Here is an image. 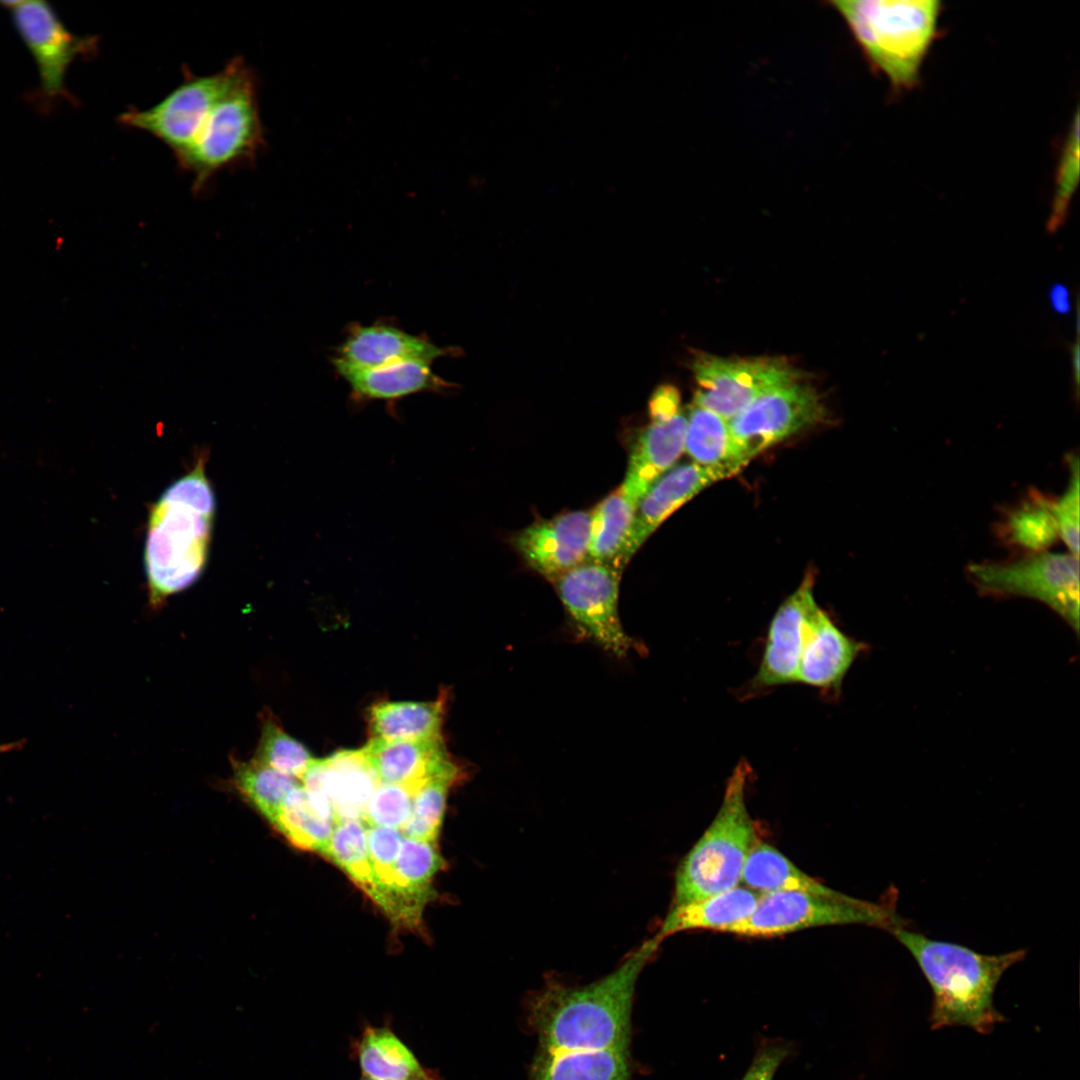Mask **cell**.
Returning <instances> with one entry per match:
<instances>
[{
    "instance_id": "45",
    "label": "cell",
    "mask_w": 1080,
    "mask_h": 1080,
    "mask_svg": "<svg viewBox=\"0 0 1080 1080\" xmlns=\"http://www.w3.org/2000/svg\"><path fill=\"white\" fill-rule=\"evenodd\" d=\"M360 1080H376L367 1076H362Z\"/></svg>"
},
{
    "instance_id": "15",
    "label": "cell",
    "mask_w": 1080,
    "mask_h": 1080,
    "mask_svg": "<svg viewBox=\"0 0 1080 1080\" xmlns=\"http://www.w3.org/2000/svg\"><path fill=\"white\" fill-rule=\"evenodd\" d=\"M591 512L572 511L538 520L512 536L526 564L552 583L588 560Z\"/></svg>"
},
{
    "instance_id": "43",
    "label": "cell",
    "mask_w": 1080,
    "mask_h": 1080,
    "mask_svg": "<svg viewBox=\"0 0 1080 1080\" xmlns=\"http://www.w3.org/2000/svg\"><path fill=\"white\" fill-rule=\"evenodd\" d=\"M1075 331H1076L1075 340L1070 345V354H1071L1072 383H1073V388H1074L1075 400L1077 401L1078 396H1079V376H1080V342H1079L1080 319H1079L1078 295H1077V300H1076Z\"/></svg>"
},
{
    "instance_id": "27",
    "label": "cell",
    "mask_w": 1080,
    "mask_h": 1080,
    "mask_svg": "<svg viewBox=\"0 0 1080 1080\" xmlns=\"http://www.w3.org/2000/svg\"><path fill=\"white\" fill-rule=\"evenodd\" d=\"M336 825L330 802L297 786L288 795L273 826L302 850L323 854Z\"/></svg>"
},
{
    "instance_id": "29",
    "label": "cell",
    "mask_w": 1080,
    "mask_h": 1080,
    "mask_svg": "<svg viewBox=\"0 0 1080 1080\" xmlns=\"http://www.w3.org/2000/svg\"><path fill=\"white\" fill-rule=\"evenodd\" d=\"M741 882L758 893L797 891L826 896L841 893L800 870L774 846L759 840L748 855Z\"/></svg>"
},
{
    "instance_id": "22",
    "label": "cell",
    "mask_w": 1080,
    "mask_h": 1080,
    "mask_svg": "<svg viewBox=\"0 0 1080 1080\" xmlns=\"http://www.w3.org/2000/svg\"><path fill=\"white\" fill-rule=\"evenodd\" d=\"M687 414L680 411L651 419L633 445L626 475L619 486L637 504L646 491L673 468L684 452Z\"/></svg>"
},
{
    "instance_id": "37",
    "label": "cell",
    "mask_w": 1080,
    "mask_h": 1080,
    "mask_svg": "<svg viewBox=\"0 0 1080 1080\" xmlns=\"http://www.w3.org/2000/svg\"><path fill=\"white\" fill-rule=\"evenodd\" d=\"M404 836L400 829L367 827V845L377 882L374 903L388 917L392 907L395 866Z\"/></svg>"
},
{
    "instance_id": "2",
    "label": "cell",
    "mask_w": 1080,
    "mask_h": 1080,
    "mask_svg": "<svg viewBox=\"0 0 1080 1080\" xmlns=\"http://www.w3.org/2000/svg\"><path fill=\"white\" fill-rule=\"evenodd\" d=\"M205 464L202 454L150 507L144 566L153 609L195 583L206 566L216 502Z\"/></svg>"
},
{
    "instance_id": "14",
    "label": "cell",
    "mask_w": 1080,
    "mask_h": 1080,
    "mask_svg": "<svg viewBox=\"0 0 1080 1080\" xmlns=\"http://www.w3.org/2000/svg\"><path fill=\"white\" fill-rule=\"evenodd\" d=\"M818 609L813 595V580L807 576L782 602L771 619L751 689L796 683L805 636Z\"/></svg>"
},
{
    "instance_id": "10",
    "label": "cell",
    "mask_w": 1080,
    "mask_h": 1080,
    "mask_svg": "<svg viewBox=\"0 0 1080 1080\" xmlns=\"http://www.w3.org/2000/svg\"><path fill=\"white\" fill-rule=\"evenodd\" d=\"M31 54L39 75L37 97L48 108L59 99L74 103L65 79L71 64L79 57L94 56L96 36H78L71 32L50 2L44 0L0 1Z\"/></svg>"
},
{
    "instance_id": "5",
    "label": "cell",
    "mask_w": 1080,
    "mask_h": 1080,
    "mask_svg": "<svg viewBox=\"0 0 1080 1080\" xmlns=\"http://www.w3.org/2000/svg\"><path fill=\"white\" fill-rule=\"evenodd\" d=\"M751 773L748 762L740 760L729 776L713 821L679 863L673 905L730 890L741 882L745 862L758 841L746 803Z\"/></svg>"
},
{
    "instance_id": "16",
    "label": "cell",
    "mask_w": 1080,
    "mask_h": 1080,
    "mask_svg": "<svg viewBox=\"0 0 1080 1080\" xmlns=\"http://www.w3.org/2000/svg\"><path fill=\"white\" fill-rule=\"evenodd\" d=\"M301 780L305 789L330 802L336 823L362 821L367 802L380 783L362 749L314 759Z\"/></svg>"
},
{
    "instance_id": "41",
    "label": "cell",
    "mask_w": 1080,
    "mask_h": 1080,
    "mask_svg": "<svg viewBox=\"0 0 1080 1080\" xmlns=\"http://www.w3.org/2000/svg\"><path fill=\"white\" fill-rule=\"evenodd\" d=\"M791 1053V1044L784 1040L762 1042L740 1080H773L780 1065Z\"/></svg>"
},
{
    "instance_id": "25",
    "label": "cell",
    "mask_w": 1080,
    "mask_h": 1080,
    "mask_svg": "<svg viewBox=\"0 0 1080 1080\" xmlns=\"http://www.w3.org/2000/svg\"><path fill=\"white\" fill-rule=\"evenodd\" d=\"M761 893L747 887L730 890L703 899L672 905L655 937L661 942L668 936L689 930H714L746 919L756 908Z\"/></svg>"
},
{
    "instance_id": "7",
    "label": "cell",
    "mask_w": 1080,
    "mask_h": 1080,
    "mask_svg": "<svg viewBox=\"0 0 1080 1080\" xmlns=\"http://www.w3.org/2000/svg\"><path fill=\"white\" fill-rule=\"evenodd\" d=\"M866 925L891 932L906 926L896 911V896L870 902L843 893L835 896L797 891L761 893L755 910L722 932L743 937H777L810 928Z\"/></svg>"
},
{
    "instance_id": "6",
    "label": "cell",
    "mask_w": 1080,
    "mask_h": 1080,
    "mask_svg": "<svg viewBox=\"0 0 1080 1080\" xmlns=\"http://www.w3.org/2000/svg\"><path fill=\"white\" fill-rule=\"evenodd\" d=\"M223 88L200 118L191 142L177 158L201 189L219 171L253 160L264 144L256 82L240 57L225 65Z\"/></svg>"
},
{
    "instance_id": "40",
    "label": "cell",
    "mask_w": 1080,
    "mask_h": 1080,
    "mask_svg": "<svg viewBox=\"0 0 1080 1080\" xmlns=\"http://www.w3.org/2000/svg\"><path fill=\"white\" fill-rule=\"evenodd\" d=\"M1070 480L1064 494L1056 500H1050L1049 506L1056 522L1059 538L1063 540L1069 553L1079 555V460L1073 456L1069 461Z\"/></svg>"
},
{
    "instance_id": "23",
    "label": "cell",
    "mask_w": 1080,
    "mask_h": 1080,
    "mask_svg": "<svg viewBox=\"0 0 1080 1080\" xmlns=\"http://www.w3.org/2000/svg\"><path fill=\"white\" fill-rule=\"evenodd\" d=\"M430 362L403 360L373 368L335 367L355 402H394L423 392H446L452 385L433 372Z\"/></svg>"
},
{
    "instance_id": "26",
    "label": "cell",
    "mask_w": 1080,
    "mask_h": 1080,
    "mask_svg": "<svg viewBox=\"0 0 1080 1080\" xmlns=\"http://www.w3.org/2000/svg\"><path fill=\"white\" fill-rule=\"evenodd\" d=\"M354 1050L363 1076L376 1080H440L388 1026H366Z\"/></svg>"
},
{
    "instance_id": "36",
    "label": "cell",
    "mask_w": 1080,
    "mask_h": 1080,
    "mask_svg": "<svg viewBox=\"0 0 1080 1080\" xmlns=\"http://www.w3.org/2000/svg\"><path fill=\"white\" fill-rule=\"evenodd\" d=\"M461 775L435 776L414 794L411 815L401 828L404 837L437 843L448 790Z\"/></svg>"
},
{
    "instance_id": "4",
    "label": "cell",
    "mask_w": 1080,
    "mask_h": 1080,
    "mask_svg": "<svg viewBox=\"0 0 1080 1080\" xmlns=\"http://www.w3.org/2000/svg\"><path fill=\"white\" fill-rule=\"evenodd\" d=\"M870 62L899 89L914 87L936 37L937 0L835 1Z\"/></svg>"
},
{
    "instance_id": "39",
    "label": "cell",
    "mask_w": 1080,
    "mask_h": 1080,
    "mask_svg": "<svg viewBox=\"0 0 1080 1080\" xmlns=\"http://www.w3.org/2000/svg\"><path fill=\"white\" fill-rule=\"evenodd\" d=\"M413 797L403 786L380 782L367 802L362 821L367 827L401 830L411 815Z\"/></svg>"
},
{
    "instance_id": "12",
    "label": "cell",
    "mask_w": 1080,
    "mask_h": 1080,
    "mask_svg": "<svg viewBox=\"0 0 1080 1080\" xmlns=\"http://www.w3.org/2000/svg\"><path fill=\"white\" fill-rule=\"evenodd\" d=\"M825 417L820 395L800 378L768 391L728 421L735 440L750 461Z\"/></svg>"
},
{
    "instance_id": "35",
    "label": "cell",
    "mask_w": 1080,
    "mask_h": 1080,
    "mask_svg": "<svg viewBox=\"0 0 1080 1080\" xmlns=\"http://www.w3.org/2000/svg\"><path fill=\"white\" fill-rule=\"evenodd\" d=\"M276 771L301 779L314 760L299 741L288 735L270 711L261 715V734L253 758Z\"/></svg>"
},
{
    "instance_id": "31",
    "label": "cell",
    "mask_w": 1080,
    "mask_h": 1080,
    "mask_svg": "<svg viewBox=\"0 0 1080 1080\" xmlns=\"http://www.w3.org/2000/svg\"><path fill=\"white\" fill-rule=\"evenodd\" d=\"M636 507L637 503L620 487L597 504L591 512L589 561L607 563L618 568Z\"/></svg>"
},
{
    "instance_id": "33",
    "label": "cell",
    "mask_w": 1080,
    "mask_h": 1080,
    "mask_svg": "<svg viewBox=\"0 0 1080 1080\" xmlns=\"http://www.w3.org/2000/svg\"><path fill=\"white\" fill-rule=\"evenodd\" d=\"M322 855L339 866L374 902L377 882L368 852L367 826L363 821L336 823Z\"/></svg>"
},
{
    "instance_id": "44",
    "label": "cell",
    "mask_w": 1080,
    "mask_h": 1080,
    "mask_svg": "<svg viewBox=\"0 0 1080 1080\" xmlns=\"http://www.w3.org/2000/svg\"><path fill=\"white\" fill-rule=\"evenodd\" d=\"M1048 299L1052 309L1057 314L1066 315L1071 312L1070 291L1064 284H1053L1048 291Z\"/></svg>"
},
{
    "instance_id": "30",
    "label": "cell",
    "mask_w": 1080,
    "mask_h": 1080,
    "mask_svg": "<svg viewBox=\"0 0 1080 1080\" xmlns=\"http://www.w3.org/2000/svg\"><path fill=\"white\" fill-rule=\"evenodd\" d=\"M630 1051H572L536 1058L531 1080H632Z\"/></svg>"
},
{
    "instance_id": "34",
    "label": "cell",
    "mask_w": 1080,
    "mask_h": 1080,
    "mask_svg": "<svg viewBox=\"0 0 1080 1080\" xmlns=\"http://www.w3.org/2000/svg\"><path fill=\"white\" fill-rule=\"evenodd\" d=\"M1049 501L1040 494H1033L1028 501L1008 512L1000 528L1002 538L1027 554L1045 551L1059 538Z\"/></svg>"
},
{
    "instance_id": "19",
    "label": "cell",
    "mask_w": 1080,
    "mask_h": 1080,
    "mask_svg": "<svg viewBox=\"0 0 1080 1080\" xmlns=\"http://www.w3.org/2000/svg\"><path fill=\"white\" fill-rule=\"evenodd\" d=\"M718 481L709 470L691 462L675 465L660 477L637 504L633 524L618 562L621 570L648 537L680 506Z\"/></svg>"
},
{
    "instance_id": "17",
    "label": "cell",
    "mask_w": 1080,
    "mask_h": 1080,
    "mask_svg": "<svg viewBox=\"0 0 1080 1080\" xmlns=\"http://www.w3.org/2000/svg\"><path fill=\"white\" fill-rule=\"evenodd\" d=\"M362 750L380 782L403 786L413 795L435 776L461 774L441 737L418 741L370 739Z\"/></svg>"
},
{
    "instance_id": "3",
    "label": "cell",
    "mask_w": 1080,
    "mask_h": 1080,
    "mask_svg": "<svg viewBox=\"0 0 1080 1080\" xmlns=\"http://www.w3.org/2000/svg\"><path fill=\"white\" fill-rule=\"evenodd\" d=\"M890 934L909 951L931 987V1029L964 1026L989 1034L1006 1021L994 1006V992L1002 975L1024 960L1025 949L988 955L928 938L906 926Z\"/></svg>"
},
{
    "instance_id": "20",
    "label": "cell",
    "mask_w": 1080,
    "mask_h": 1080,
    "mask_svg": "<svg viewBox=\"0 0 1080 1080\" xmlns=\"http://www.w3.org/2000/svg\"><path fill=\"white\" fill-rule=\"evenodd\" d=\"M428 339L385 324L355 325L337 349L334 367L373 368L403 360L432 363L447 356Z\"/></svg>"
},
{
    "instance_id": "13",
    "label": "cell",
    "mask_w": 1080,
    "mask_h": 1080,
    "mask_svg": "<svg viewBox=\"0 0 1080 1080\" xmlns=\"http://www.w3.org/2000/svg\"><path fill=\"white\" fill-rule=\"evenodd\" d=\"M227 77L222 70L202 76L186 73L184 80L147 109L132 108L120 115V122L144 131L180 157L189 146L197 124L221 91Z\"/></svg>"
},
{
    "instance_id": "11",
    "label": "cell",
    "mask_w": 1080,
    "mask_h": 1080,
    "mask_svg": "<svg viewBox=\"0 0 1080 1080\" xmlns=\"http://www.w3.org/2000/svg\"><path fill=\"white\" fill-rule=\"evenodd\" d=\"M698 383L693 404L730 420L768 391L801 378L780 358L730 359L700 354L693 362Z\"/></svg>"
},
{
    "instance_id": "28",
    "label": "cell",
    "mask_w": 1080,
    "mask_h": 1080,
    "mask_svg": "<svg viewBox=\"0 0 1080 1080\" xmlns=\"http://www.w3.org/2000/svg\"><path fill=\"white\" fill-rule=\"evenodd\" d=\"M445 695L433 702H381L369 712L371 739L418 741L441 737Z\"/></svg>"
},
{
    "instance_id": "18",
    "label": "cell",
    "mask_w": 1080,
    "mask_h": 1080,
    "mask_svg": "<svg viewBox=\"0 0 1080 1080\" xmlns=\"http://www.w3.org/2000/svg\"><path fill=\"white\" fill-rule=\"evenodd\" d=\"M864 644L843 632L820 607L805 636L796 683L839 695L850 667Z\"/></svg>"
},
{
    "instance_id": "1",
    "label": "cell",
    "mask_w": 1080,
    "mask_h": 1080,
    "mask_svg": "<svg viewBox=\"0 0 1080 1080\" xmlns=\"http://www.w3.org/2000/svg\"><path fill=\"white\" fill-rule=\"evenodd\" d=\"M660 944L653 936L612 972L588 984L546 977L525 1004L528 1026L539 1043L536 1058L572 1051H630L637 981Z\"/></svg>"
},
{
    "instance_id": "42",
    "label": "cell",
    "mask_w": 1080,
    "mask_h": 1080,
    "mask_svg": "<svg viewBox=\"0 0 1080 1080\" xmlns=\"http://www.w3.org/2000/svg\"><path fill=\"white\" fill-rule=\"evenodd\" d=\"M679 391L671 385L658 387L649 400L651 419L670 416L681 410Z\"/></svg>"
},
{
    "instance_id": "32",
    "label": "cell",
    "mask_w": 1080,
    "mask_h": 1080,
    "mask_svg": "<svg viewBox=\"0 0 1080 1080\" xmlns=\"http://www.w3.org/2000/svg\"><path fill=\"white\" fill-rule=\"evenodd\" d=\"M231 764L234 788L273 825L288 795L299 784L293 777L254 759L243 761L232 757Z\"/></svg>"
},
{
    "instance_id": "8",
    "label": "cell",
    "mask_w": 1080,
    "mask_h": 1080,
    "mask_svg": "<svg viewBox=\"0 0 1080 1080\" xmlns=\"http://www.w3.org/2000/svg\"><path fill=\"white\" fill-rule=\"evenodd\" d=\"M620 574L621 570L611 564L586 561L553 584L575 637L616 658H625L641 647L620 620Z\"/></svg>"
},
{
    "instance_id": "24",
    "label": "cell",
    "mask_w": 1080,
    "mask_h": 1080,
    "mask_svg": "<svg viewBox=\"0 0 1080 1080\" xmlns=\"http://www.w3.org/2000/svg\"><path fill=\"white\" fill-rule=\"evenodd\" d=\"M684 452L718 481L737 474L749 463L731 432L729 421L696 404L687 413Z\"/></svg>"
},
{
    "instance_id": "21",
    "label": "cell",
    "mask_w": 1080,
    "mask_h": 1080,
    "mask_svg": "<svg viewBox=\"0 0 1080 1080\" xmlns=\"http://www.w3.org/2000/svg\"><path fill=\"white\" fill-rule=\"evenodd\" d=\"M445 866L436 842L404 837L395 866L389 919L403 928L422 929L423 912L434 895L435 875Z\"/></svg>"
},
{
    "instance_id": "38",
    "label": "cell",
    "mask_w": 1080,
    "mask_h": 1080,
    "mask_svg": "<svg viewBox=\"0 0 1080 1080\" xmlns=\"http://www.w3.org/2000/svg\"><path fill=\"white\" fill-rule=\"evenodd\" d=\"M1079 113L1076 112L1056 171L1047 231L1056 233L1066 222L1079 180Z\"/></svg>"
},
{
    "instance_id": "9",
    "label": "cell",
    "mask_w": 1080,
    "mask_h": 1080,
    "mask_svg": "<svg viewBox=\"0 0 1080 1080\" xmlns=\"http://www.w3.org/2000/svg\"><path fill=\"white\" fill-rule=\"evenodd\" d=\"M969 580L984 594L1037 599L1079 630V557L1037 552L1007 562L972 563Z\"/></svg>"
}]
</instances>
